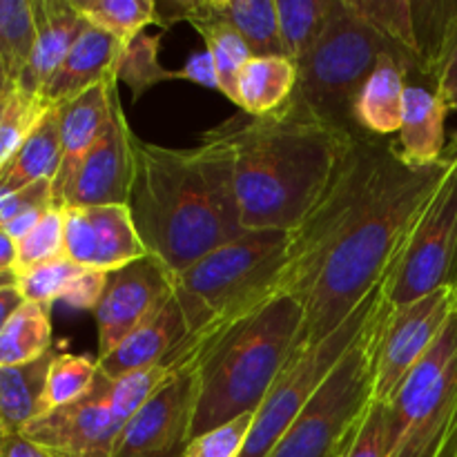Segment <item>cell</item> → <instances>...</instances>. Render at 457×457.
Instances as JSON below:
<instances>
[{"label":"cell","instance_id":"d590c367","mask_svg":"<svg viewBox=\"0 0 457 457\" xmlns=\"http://www.w3.org/2000/svg\"><path fill=\"white\" fill-rule=\"evenodd\" d=\"M83 270L85 268H80L71 259L58 257L16 272V288L25 302L52 308V303L61 302L71 281Z\"/></svg>","mask_w":457,"mask_h":457},{"label":"cell","instance_id":"5b68a950","mask_svg":"<svg viewBox=\"0 0 457 457\" xmlns=\"http://www.w3.org/2000/svg\"><path fill=\"white\" fill-rule=\"evenodd\" d=\"M303 306L279 295L214 339L199 361L192 437L254 413L295 353L303 346Z\"/></svg>","mask_w":457,"mask_h":457},{"label":"cell","instance_id":"ac0fdd59","mask_svg":"<svg viewBox=\"0 0 457 457\" xmlns=\"http://www.w3.org/2000/svg\"><path fill=\"white\" fill-rule=\"evenodd\" d=\"M187 337L186 321L179 311L177 299L170 295L168 302L141 326L132 330L114 351L98 361V370L107 379H119L132 370L161 364L172 355L174 348Z\"/></svg>","mask_w":457,"mask_h":457},{"label":"cell","instance_id":"30bf717a","mask_svg":"<svg viewBox=\"0 0 457 457\" xmlns=\"http://www.w3.org/2000/svg\"><path fill=\"white\" fill-rule=\"evenodd\" d=\"M457 312V286L388 311L375 357L373 402L386 404L402 379L437 342Z\"/></svg>","mask_w":457,"mask_h":457},{"label":"cell","instance_id":"60d3db41","mask_svg":"<svg viewBox=\"0 0 457 457\" xmlns=\"http://www.w3.org/2000/svg\"><path fill=\"white\" fill-rule=\"evenodd\" d=\"M431 85L445 98L449 110L457 112V16L451 25L449 36H446L440 58L433 67Z\"/></svg>","mask_w":457,"mask_h":457},{"label":"cell","instance_id":"ffe728a7","mask_svg":"<svg viewBox=\"0 0 457 457\" xmlns=\"http://www.w3.org/2000/svg\"><path fill=\"white\" fill-rule=\"evenodd\" d=\"M120 49L123 47L112 36L85 22L83 31L71 45L56 76L43 92V98L49 105H62V103L87 92L94 85L107 79H116V62H119Z\"/></svg>","mask_w":457,"mask_h":457},{"label":"cell","instance_id":"ba28073f","mask_svg":"<svg viewBox=\"0 0 457 457\" xmlns=\"http://www.w3.org/2000/svg\"><path fill=\"white\" fill-rule=\"evenodd\" d=\"M382 288L370 295L364 306L355 315L348 317L333 335L317 344H306L295 353V357L288 361L284 373L279 375L275 386L266 395L263 404L259 406L241 457H268L272 453V449L279 445L284 433L297 420L303 406L311 402L321 382L328 378L330 370L339 364V360L346 355L348 348L360 337L361 328L382 299Z\"/></svg>","mask_w":457,"mask_h":457},{"label":"cell","instance_id":"7402d4cb","mask_svg":"<svg viewBox=\"0 0 457 457\" xmlns=\"http://www.w3.org/2000/svg\"><path fill=\"white\" fill-rule=\"evenodd\" d=\"M58 168H61V116H58V105H54L27 137V141L0 168V192L12 195L31 183H54Z\"/></svg>","mask_w":457,"mask_h":457},{"label":"cell","instance_id":"cb8c5ba5","mask_svg":"<svg viewBox=\"0 0 457 457\" xmlns=\"http://www.w3.org/2000/svg\"><path fill=\"white\" fill-rule=\"evenodd\" d=\"M56 353L29 364L0 366V433H21L43 415V395L49 366Z\"/></svg>","mask_w":457,"mask_h":457},{"label":"cell","instance_id":"1f68e13d","mask_svg":"<svg viewBox=\"0 0 457 457\" xmlns=\"http://www.w3.org/2000/svg\"><path fill=\"white\" fill-rule=\"evenodd\" d=\"M36 43L31 0H0V61L7 83H18Z\"/></svg>","mask_w":457,"mask_h":457},{"label":"cell","instance_id":"d6986e66","mask_svg":"<svg viewBox=\"0 0 457 457\" xmlns=\"http://www.w3.org/2000/svg\"><path fill=\"white\" fill-rule=\"evenodd\" d=\"M449 112V105L433 85L422 83V80L406 83L397 145L411 165L424 168V165H436L445 159L446 143H449L445 123Z\"/></svg>","mask_w":457,"mask_h":457},{"label":"cell","instance_id":"52a82bcc","mask_svg":"<svg viewBox=\"0 0 457 457\" xmlns=\"http://www.w3.org/2000/svg\"><path fill=\"white\" fill-rule=\"evenodd\" d=\"M391 303L384 297L346 355L339 360L268 457H337L373 404L375 357Z\"/></svg>","mask_w":457,"mask_h":457},{"label":"cell","instance_id":"c3c4849f","mask_svg":"<svg viewBox=\"0 0 457 457\" xmlns=\"http://www.w3.org/2000/svg\"><path fill=\"white\" fill-rule=\"evenodd\" d=\"M16 286V272H0V290Z\"/></svg>","mask_w":457,"mask_h":457},{"label":"cell","instance_id":"603a6c76","mask_svg":"<svg viewBox=\"0 0 457 457\" xmlns=\"http://www.w3.org/2000/svg\"><path fill=\"white\" fill-rule=\"evenodd\" d=\"M297 87V65L286 56H253L237 79L235 105L248 116H270L288 105Z\"/></svg>","mask_w":457,"mask_h":457},{"label":"cell","instance_id":"9c48e42d","mask_svg":"<svg viewBox=\"0 0 457 457\" xmlns=\"http://www.w3.org/2000/svg\"><path fill=\"white\" fill-rule=\"evenodd\" d=\"M446 286H457V161L388 272L384 297L397 308Z\"/></svg>","mask_w":457,"mask_h":457},{"label":"cell","instance_id":"2e32d148","mask_svg":"<svg viewBox=\"0 0 457 457\" xmlns=\"http://www.w3.org/2000/svg\"><path fill=\"white\" fill-rule=\"evenodd\" d=\"M388 457H457V353Z\"/></svg>","mask_w":457,"mask_h":457},{"label":"cell","instance_id":"836d02e7","mask_svg":"<svg viewBox=\"0 0 457 457\" xmlns=\"http://www.w3.org/2000/svg\"><path fill=\"white\" fill-rule=\"evenodd\" d=\"M49 107L54 105H49L43 96L29 94L18 85L9 83L3 114H0V168L27 141V137L43 120Z\"/></svg>","mask_w":457,"mask_h":457},{"label":"cell","instance_id":"484cf974","mask_svg":"<svg viewBox=\"0 0 457 457\" xmlns=\"http://www.w3.org/2000/svg\"><path fill=\"white\" fill-rule=\"evenodd\" d=\"M212 7L245 40L253 56H286L277 0H212Z\"/></svg>","mask_w":457,"mask_h":457},{"label":"cell","instance_id":"4dcf8cb0","mask_svg":"<svg viewBox=\"0 0 457 457\" xmlns=\"http://www.w3.org/2000/svg\"><path fill=\"white\" fill-rule=\"evenodd\" d=\"M161 36L138 34L120 49L119 62H116V83H123L132 94V103L154 85L177 80V70H170L161 62Z\"/></svg>","mask_w":457,"mask_h":457},{"label":"cell","instance_id":"7dc6e473","mask_svg":"<svg viewBox=\"0 0 457 457\" xmlns=\"http://www.w3.org/2000/svg\"><path fill=\"white\" fill-rule=\"evenodd\" d=\"M445 161H457V132L451 137V141L446 143V150H445Z\"/></svg>","mask_w":457,"mask_h":457},{"label":"cell","instance_id":"3957f363","mask_svg":"<svg viewBox=\"0 0 457 457\" xmlns=\"http://www.w3.org/2000/svg\"><path fill=\"white\" fill-rule=\"evenodd\" d=\"M129 212L147 254L172 277L244 237L230 150L205 134L187 150L134 137Z\"/></svg>","mask_w":457,"mask_h":457},{"label":"cell","instance_id":"8fae6325","mask_svg":"<svg viewBox=\"0 0 457 457\" xmlns=\"http://www.w3.org/2000/svg\"><path fill=\"white\" fill-rule=\"evenodd\" d=\"M199 370L174 375L120 428L112 457H186L192 440Z\"/></svg>","mask_w":457,"mask_h":457},{"label":"cell","instance_id":"74e56055","mask_svg":"<svg viewBox=\"0 0 457 457\" xmlns=\"http://www.w3.org/2000/svg\"><path fill=\"white\" fill-rule=\"evenodd\" d=\"M254 413H244L221 427L195 436L187 445L186 457H241L248 442L250 428H253Z\"/></svg>","mask_w":457,"mask_h":457},{"label":"cell","instance_id":"f35d334b","mask_svg":"<svg viewBox=\"0 0 457 457\" xmlns=\"http://www.w3.org/2000/svg\"><path fill=\"white\" fill-rule=\"evenodd\" d=\"M62 244L65 257L80 268L96 270V232L85 208H62Z\"/></svg>","mask_w":457,"mask_h":457},{"label":"cell","instance_id":"b9f144b4","mask_svg":"<svg viewBox=\"0 0 457 457\" xmlns=\"http://www.w3.org/2000/svg\"><path fill=\"white\" fill-rule=\"evenodd\" d=\"M107 286V272L94 270V268H85L71 286L67 288V293L62 295L61 302L65 306L76 308V311H92L101 302L103 293H105Z\"/></svg>","mask_w":457,"mask_h":457},{"label":"cell","instance_id":"ab89813d","mask_svg":"<svg viewBox=\"0 0 457 457\" xmlns=\"http://www.w3.org/2000/svg\"><path fill=\"white\" fill-rule=\"evenodd\" d=\"M337 457H388L386 446V409L373 402L366 411L357 431Z\"/></svg>","mask_w":457,"mask_h":457},{"label":"cell","instance_id":"44dd1931","mask_svg":"<svg viewBox=\"0 0 457 457\" xmlns=\"http://www.w3.org/2000/svg\"><path fill=\"white\" fill-rule=\"evenodd\" d=\"M406 83L409 71L404 61L397 54L384 52L353 103V125L357 132L379 138L400 132Z\"/></svg>","mask_w":457,"mask_h":457},{"label":"cell","instance_id":"f907efd6","mask_svg":"<svg viewBox=\"0 0 457 457\" xmlns=\"http://www.w3.org/2000/svg\"><path fill=\"white\" fill-rule=\"evenodd\" d=\"M7 89H9V85H7V87H3V89H0V114H3V107H4V98H7Z\"/></svg>","mask_w":457,"mask_h":457},{"label":"cell","instance_id":"681fc988","mask_svg":"<svg viewBox=\"0 0 457 457\" xmlns=\"http://www.w3.org/2000/svg\"><path fill=\"white\" fill-rule=\"evenodd\" d=\"M7 76H4V67H3V61H0V89L7 87Z\"/></svg>","mask_w":457,"mask_h":457},{"label":"cell","instance_id":"ee69618b","mask_svg":"<svg viewBox=\"0 0 457 457\" xmlns=\"http://www.w3.org/2000/svg\"><path fill=\"white\" fill-rule=\"evenodd\" d=\"M0 457H52L21 433H0Z\"/></svg>","mask_w":457,"mask_h":457},{"label":"cell","instance_id":"4fadbf2b","mask_svg":"<svg viewBox=\"0 0 457 457\" xmlns=\"http://www.w3.org/2000/svg\"><path fill=\"white\" fill-rule=\"evenodd\" d=\"M172 295V275L159 259L143 257L107 272V286L94 308L98 330V360L110 355L137 326L150 320Z\"/></svg>","mask_w":457,"mask_h":457},{"label":"cell","instance_id":"4316f807","mask_svg":"<svg viewBox=\"0 0 457 457\" xmlns=\"http://www.w3.org/2000/svg\"><path fill=\"white\" fill-rule=\"evenodd\" d=\"M52 353L49 308L22 302L0 330V366L29 364Z\"/></svg>","mask_w":457,"mask_h":457},{"label":"cell","instance_id":"e0dca14e","mask_svg":"<svg viewBox=\"0 0 457 457\" xmlns=\"http://www.w3.org/2000/svg\"><path fill=\"white\" fill-rule=\"evenodd\" d=\"M31 9L36 21L34 52L27 70L13 85L43 96L58 67L70 54L71 45L83 31L85 21L74 9L71 0H31Z\"/></svg>","mask_w":457,"mask_h":457},{"label":"cell","instance_id":"d4e9b609","mask_svg":"<svg viewBox=\"0 0 457 457\" xmlns=\"http://www.w3.org/2000/svg\"><path fill=\"white\" fill-rule=\"evenodd\" d=\"M85 210L96 232V270H119L137 259L147 257L129 205H96Z\"/></svg>","mask_w":457,"mask_h":457},{"label":"cell","instance_id":"8992f818","mask_svg":"<svg viewBox=\"0 0 457 457\" xmlns=\"http://www.w3.org/2000/svg\"><path fill=\"white\" fill-rule=\"evenodd\" d=\"M384 52L397 54L404 61L409 80L427 83L411 58L360 21L348 9L346 0H335L320 40L297 65L293 101L335 128L357 132L353 125V103Z\"/></svg>","mask_w":457,"mask_h":457},{"label":"cell","instance_id":"6da1fadb","mask_svg":"<svg viewBox=\"0 0 457 457\" xmlns=\"http://www.w3.org/2000/svg\"><path fill=\"white\" fill-rule=\"evenodd\" d=\"M451 163L411 165L388 138L357 134L333 187L293 232L277 295L306 312L303 346L333 335L386 281Z\"/></svg>","mask_w":457,"mask_h":457},{"label":"cell","instance_id":"7bdbcfd3","mask_svg":"<svg viewBox=\"0 0 457 457\" xmlns=\"http://www.w3.org/2000/svg\"><path fill=\"white\" fill-rule=\"evenodd\" d=\"M177 80H190V83L199 85V87L212 89V92H221L217 65H214L212 56H210V52L205 47L199 49V52L190 54L186 65H183L181 70H177Z\"/></svg>","mask_w":457,"mask_h":457},{"label":"cell","instance_id":"277c9868","mask_svg":"<svg viewBox=\"0 0 457 457\" xmlns=\"http://www.w3.org/2000/svg\"><path fill=\"white\" fill-rule=\"evenodd\" d=\"M293 232H245L172 277V297L187 337L163 361L174 373L199 369L204 353L230 326L277 295Z\"/></svg>","mask_w":457,"mask_h":457},{"label":"cell","instance_id":"7a4b0ae2","mask_svg":"<svg viewBox=\"0 0 457 457\" xmlns=\"http://www.w3.org/2000/svg\"><path fill=\"white\" fill-rule=\"evenodd\" d=\"M232 154L245 232H297L333 187L360 132L335 128L290 98L270 116L237 112L204 132Z\"/></svg>","mask_w":457,"mask_h":457},{"label":"cell","instance_id":"9a60e30c","mask_svg":"<svg viewBox=\"0 0 457 457\" xmlns=\"http://www.w3.org/2000/svg\"><path fill=\"white\" fill-rule=\"evenodd\" d=\"M116 79H107L94 85L80 96L58 105L61 116V168L54 179V204L62 208L67 190L76 172L87 159L92 147L101 138L112 116V101L116 94Z\"/></svg>","mask_w":457,"mask_h":457},{"label":"cell","instance_id":"f546056e","mask_svg":"<svg viewBox=\"0 0 457 457\" xmlns=\"http://www.w3.org/2000/svg\"><path fill=\"white\" fill-rule=\"evenodd\" d=\"M346 4L360 21H364L370 29L378 31L397 52L411 58L422 71L411 0H346Z\"/></svg>","mask_w":457,"mask_h":457},{"label":"cell","instance_id":"f6af8a7d","mask_svg":"<svg viewBox=\"0 0 457 457\" xmlns=\"http://www.w3.org/2000/svg\"><path fill=\"white\" fill-rule=\"evenodd\" d=\"M18 245L7 232L0 228V272H16Z\"/></svg>","mask_w":457,"mask_h":457},{"label":"cell","instance_id":"d6a6232c","mask_svg":"<svg viewBox=\"0 0 457 457\" xmlns=\"http://www.w3.org/2000/svg\"><path fill=\"white\" fill-rule=\"evenodd\" d=\"M98 378V361L87 355H56L47 373L43 413L74 404L87 395Z\"/></svg>","mask_w":457,"mask_h":457},{"label":"cell","instance_id":"bcb514c9","mask_svg":"<svg viewBox=\"0 0 457 457\" xmlns=\"http://www.w3.org/2000/svg\"><path fill=\"white\" fill-rule=\"evenodd\" d=\"M22 302H25V299L21 297L16 286H9V288L0 290V330H3V326L7 324L9 317L16 312V308L21 306Z\"/></svg>","mask_w":457,"mask_h":457},{"label":"cell","instance_id":"e575fe53","mask_svg":"<svg viewBox=\"0 0 457 457\" xmlns=\"http://www.w3.org/2000/svg\"><path fill=\"white\" fill-rule=\"evenodd\" d=\"M174 375L179 373H174L170 366H165L163 361H161V364L147 366V369L132 370V373L123 375V378L119 379H110V384H107V404H110L112 415H114L120 424H125L137 411H141L143 406L159 393V388H163Z\"/></svg>","mask_w":457,"mask_h":457},{"label":"cell","instance_id":"8d00e7d4","mask_svg":"<svg viewBox=\"0 0 457 457\" xmlns=\"http://www.w3.org/2000/svg\"><path fill=\"white\" fill-rule=\"evenodd\" d=\"M18 262L16 272L27 270L36 263L52 262V259L65 257V244H62V208L54 205L47 210L38 226L18 241Z\"/></svg>","mask_w":457,"mask_h":457},{"label":"cell","instance_id":"f1b7e54d","mask_svg":"<svg viewBox=\"0 0 457 457\" xmlns=\"http://www.w3.org/2000/svg\"><path fill=\"white\" fill-rule=\"evenodd\" d=\"M335 0H277L279 38L286 58L299 65L320 40Z\"/></svg>","mask_w":457,"mask_h":457},{"label":"cell","instance_id":"5bb4252c","mask_svg":"<svg viewBox=\"0 0 457 457\" xmlns=\"http://www.w3.org/2000/svg\"><path fill=\"white\" fill-rule=\"evenodd\" d=\"M134 183V134L128 125L119 89L101 138L76 172L62 208L129 205Z\"/></svg>","mask_w":457,"mask_h":457},{"label":"cell","instance_id":"83f0119b","mask_svg":"<svg viewBox=\"0 0 457 457\" xmlns=\"http://www.w3.org/2000/svg\"><path fill=\"white\" fill-rule=\"evenodd\" d=\"M76 12L87 25L105 31L120 47L156 25L154 0H71Z\"/></svg>","mask_w":457,"mask_h":457},{"label":"cell","instance_id":"7c38bea8","mask_svg":"<svg viewBox=\"0 0 457 457\" xmlns=\"http://www.w3.org/2000/svg\"><path fill=\"white\" fill-rule=\"evenodd\" d=\"M110 379L98 370L96 384L74 404L43 413L21 431L52 457H112L123 424L107 404Z\"/></svg>","mask_w":457,"mask_h":457}]
</instances>
